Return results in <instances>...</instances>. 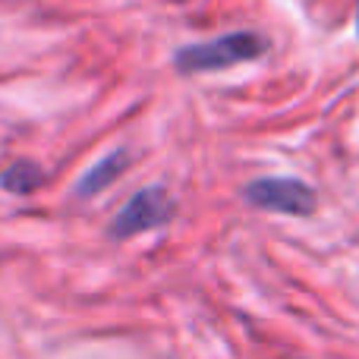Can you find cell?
I'll list each match as a JSON object with an SVG mask.
<instances>
[{
    "mask_svg": "<svg viewBox=\"0 0 359 359\" xmlns=\"http://www.w3.org/2000/svg\"><path fill=\"white\" fill-rule=\"evenodd\" d=\"M268 50V41L259 32H230L215 41L186 44L174 54L180 73H215V69L236 67L243 60H255Z\"/></svg>",
    "mask_w": 359,
    "mask_h": 359,
    "instance_id": "1",
    "label": "cell"
},
{
    "mask_svg": "<svg viewBox=\"0 0 359 359\" xmlns=\"http://www.w3.org/2000/svg\"><path fill=\"white\" fill-rule=\"evenodd\" d=\"M174 215H177L174 198H170L161 186H145V189H139L136 196L120 208V215L114 217L111 236L114 240H130V236L145 233V230L164 227Z\"/></svg>",
    "mask_w": 359,
    "mask_h": 359,
    "instance_id": "2",
    "label": "cell"
},
{
    "mask_svg": "<svg viewBox=\"0 0 359 359\" xmlns=\"http://www.w3.org/2000/svg\"><path fill=\"white\" fill-rule=\"evenodd\" d=\"M246 202L268 211H280V215L309 217L316 211L318 198L316 189L297 177H262L246 186Z\"/></svg>",
    "mask_w": 359,
    "mask_h": 359,
    "instance_id": "3",
    "label": "cell"
},
{
    "mask_svg": "<svg viewBox=\"0 0 359 359\" xmlns=\"http://www.w3.org/2000/svg\"><path fill=\"white\" fill-rule=\"evenodd\" d=\"M126 168H130V151H126V149L111 151V155L101 158V161L95 164V168L79 180V183H76V196H79V198H92V196H98V192H101V189H107V186H111L114 180H120V174H123Z\"/></svg>",
    "mask_w": 359,
    "mask_h": 359,
    "instance_id": "4",
    "label": "cell"
},
{
    "mask_svg": "<svg viewBox=\"0 0 359 359\" xmlns=\"http://www.w3.org/2000/svg\"><path fill=\"white\" fill-rule=\"evenodd\" d=\"M44 180H48V174H44L38 164H32V161H16V164H10V168L0 174V186H4L6 192L25 196V192L41 189Z\"/></svg>",
    "mask_w": 359,
    "mask_h": 359,
    "instance_id": "5",
    "label": "cell"
},
{
    "mask_svg": "<svg viewBox=\"0 0 359 359\" xmlns=\"http://www.w3.org/2000/svg\"><path fill=\"white\" fill-rule=\"evenodd\" d=\"M356 25H359V13H356Z\"/></svg>",
    "mask_w": 359,
    "mask_h": 359,
    "instance_id": "6",
    "label": "cell"
}]
</instances>
